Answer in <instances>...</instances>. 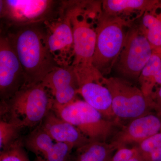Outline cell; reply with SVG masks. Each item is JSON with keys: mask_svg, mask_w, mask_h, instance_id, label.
Instances as JSON below:
<instances>
[{"mask_svg": "<svg viewBox=\"0 0 161 161\" xmlns=\"http://www.w3.org/2000/svg\"><path fill=\"white\" fill-rule=\"evenodd\" d=\"M128 161H145L142 156L140 154L138 151L137 153Z\"/></svg>", "mask_w": 161, "mask_h": 161, "instance_id": "484cf974", "label": "cell"}, {"mask_svg": "<svg viewBox=\"0 0 161 161\" xmlns=\"http://www.w3.org/2000/svg\"><path fill=\"white\" fill-rule=\"evenodd\" d=\"M47 41L52 53L61 50L73 45V29L70 13L64 21L57 25L52 34L47 36Z\"/></svg>", "mask_w": 161, "mask_h": 161, "instance_id": "d6986e66", "label": "cell"}, {"mask_svg": "<svg viewBox=\"0 0 161 161\" xmlns=\"http://www.w3.org/2000/svg\"><path fill=\"white\" fill-rule=\"evenodd\" d=\"M63 120L75 126L91 141L111 140L123 125L110 120L84 100L77 99L65 105L54 103L53 109Z\"/></svg>", "mask_w": 161, "mask_h": 161, "instance_id": "277c9868", "label": "cell"}, {"mask_svg": "<svg viewBox=\"0 0 161 161\" xmlns=\"http://www.w3.org/2000/svg\"><path fill=\"white\" fill-rule=\"evenodd\" d=\"M116 150L109 142L91 141L76 149L71 161H108Z\"/></svg>", "mask_w": 161, "mask_h": 161, "instance_id": "e0dca14e", "label": "cell"}, {"mask_svg": "<svg viewBox=\"0 0 161 161\" xmlns=\"http://www.w3.org/2000/svg\"><path fill=\"white\" fill-rule=\"evenodd\" d=\"M80 11L70 12L73 33L75 59L73 65L76 72L92 69L96 43V32L86 16L81 17Z\"/></svg>", "mask_w": 161, "mask_h": 161, "instance_id": "9c48e42d", "label": "cell"}, {"mask_svg": "<svg viewBox=\"0 0 161 161\" xmlns=\"http://www.w3.org/2000/svg\"><path fill=\"white\" fill-rule=\"evenodd\" d=\"M160 1L153 0H105L102 3V12L118 17L131 23L142 16L146 11L156 6Z\"/></svg>", "mask_w": 161, "mask_h": 161, "instance_id": "9a60e30c", "label": "cell"}, {"mask_svg": "<svg viewBox=\"0 0 161 161\" xmlns=\"http://www.w3.org/2000/svg\"><path fill=\"white\" fill-rule=\"evenodd\" d=\"M153 52L150 42L140 27H131L117 60V71L127 80H138Z\"/></svg>", "mask_w": 161, "mask_h": 161, "instance_id": "52a82bcc", "label": "cell"}, {"mask_svg": "<svg viewBox=\"0 0 161 161\" xmlns=\"http://www.w3.org/2000/svg\"><path fill=\"white\" fill-rule=\"evenodd\" d=\"M96 43L93 65L104 76L109 74L125 45L130 23L118 17L105 14L98 16Z\"/></svg>", "mask_w": 161, "mask_h": 161, "instance_id": "3957f363", "label": "cell"}, {"mask_svg": "<svg viewBox=\"0 0 161 161\" xmlns=\"http://www.w3.org/2000/svg\"><path fill=\"white\" fill-rule=\"evenodd\" d=\"M41 83L51 92L56 104L65 105L77 99L79 84L72 65L56 68Z\"/></svg>", "mask_w": 161, "mask_h": 161, "instance_id": "7c38bea8", "label": "cell"}, {"mask_svg": "<svg viewBox=\"0 0 161 161\" xmlns=\"http://www.w3.org/2000/svg\"><path fill=\"white\" fill-rule=\"evenodd\" d=\"M23 140L25 148L45 161H71L74 148L68 144L54 140L41 125Z\"/></svg>", "mask_w": 161, "mask_h": 161, "instance_id": "8fae6325", "label": "cell"}, {"mask_svg": "<svg viewBox=\"0 0 161 161\" xmlns=\"http://www.w3.org/2000/svg\"><path fill=\"white\" fill-rule=\"evenodd\" d=\"M153 111L161 115V86L156 91L153 99Z\"/></svg>", "mask_w": 161, "mask_h": 161, "instance_id": "cb8c5ba5", "label": "cell"}, {"mask_svg": "<svg viewBox=\"0 0 161 161\" xmlns=\"http://www.w3.org/2000/svg\"><path fill=\"white\" fill-rule=\"evenodd\" d=\"M34 161H45L42 158L40 157V156H36V158L35 159Z\"/></svg>", "mask_w": 161, "mask_h": 161, "instance_id": "4316f807", "label": "cell"}, {"mask_svg": "<svg viewBox=\"0 0 161 161\" xmlns=\"http://www.w3.org/2000/svg\"><path fill=\"white\" fill-rule=\"evenodd\" d=\"M39 24L14 27L7 35L25 72V87L41 83L58 67L48 47L47 35Z\"/></svg>", "mask_w": 161, "mask_h": 161, "instance_id": "6da1fadb", "label": "cell"}, {"mask_svg": "<svg viewBox=\"0 0 161 161\" xmlns=\"http://www.w3.org/2000/svg\"><path fill=\"white\" fill-rule=\"evenodd\" d=\"M103 82L111 93L116 120L123 125L154 111L141 89L130 80L119 77H104Z\"/></svg>", "mask_w": 161, "mask_h": 161, "instance_id": "5b68a950", "label": "cell"}, {"mask_svg": "<svg viewBox=\"0 0 161 161\" xmlns=\"http://www.w3.org/2000/svg\"><path fill=\"white\" fill-rule=\"evenodd\" d=\"M138 152L136 146L118 149L108 161H128Z\"/></svg>", "mask_w": 161, "mask_h": 161, "instance_id": "603a6c76", "label": "cell"}, {"mask_svg": "<svg viewBox=\"0 0 161 161\" xmlns=\"http://www.w3.org/2000/svg\"><path fill=\"white\" fill-rule=\"evenodd\" d=\"M140 28L154 49L161 48V2L142 17Z\"/></svg>", "mask_w": 161, "mask_h": 161, "instance_id": "ac0fdd59", "label": "cell"}, {"mask_svg": "<svg viewBox=\"0 0 161 161\" xmlns=\"http://www.w3.org/2000/svg\"><path fill=\"white\" fill-rule=\"evenodd\" d=\"M161 133V115L155 111L123 125L109 142L116 150L137 146L153 136Z\"/></svg>", "mask_w": 161, "mask_h": 161, "instance_id": "30bf717a", "label": "cell"}, {"mask_svg": "<svg viewBox=\"0 0 161 161\" xmlns=\"http://www.w3.org/2000/svg\"><path fill=\"white\" fill-rule=\"evenodd\" d=\"M41 126L54 140L78 149L91 141L77 127L59 117L52 110L42 121Z\"/></svg>", "mask_w": 161, "mask_h": 161, "instance_id": "5bb4252c", "label": "cell"}, {"mask_svg": "<svg viewBox=\"0 0 161 161\" xmlns=\"http://www.w3.org/2000/svg\"><path fill=\"white\" fill-rule=\"evenodd\" d=\"M20 129L15 124L8 120L0 121V148L6 149L20 137Z\"/></svg>", "mask_w": 161, "mask_h": 161, "instance_id": "44dd1931", "label": "cell"}, {"mask_svg": "<svg viewBox=\"0 0 161 161\" xmlns=\"http://www.w3.org/2000/svg\"><path fill=\"white\" fill-rule=\"evenodd\" d=\"M161 69V48L153 49L152 56L138 79L140 88L153 109V99L156 91L158 88V77Z\"/></svg>", "mask_w": 161, "mask_h": 161, "instance_id": "2e32d148", "label": "cell"}, {"mask_svg": "<svg viewBox=\"0 0 161 161\" xmlns=\"http://www.w3.org/2000/svg\"><path fill=\"white\" fill-rule=\"evenodd\" d=\"M136 147L142 157L148 155L154 150L161 149V133L145 140Z\"/></svg>", "mask_w": 161, "mask_h": 161, "instance_id": "7402d4cb", "label": "cell"}, {"mask_svg": "<svg viewBox=\"0 0 161 161\" xmlns=\"http://www.w3.org/2000/svg\"><path fill=\"white\" fill-rule=\"evenodd\" d=\"M24 147L23 138L19 137L6 149L1 150L0 161H30Z\"/></svg>", "mask_w": 161, "mask_h": 161, "instance_id": "ffe728a7", "label": "cell"}, {"mask_svg": "<svg viewBox=\"0 0 161 161\" xmlns=\"http://www.w3.org/2000/svg\"><path fill=\"white\" fill-rule=\"evenodd\" d=\"M42 83L24 87L11 98L1 102V116L20 129L37 127L53 109L55 100Z\"/></svg>", "mask_w": 161, "mask_h": 161, "instance_id": "7a4b0ae2", "label": "cell"}, {"mask_svg": "<svg viewBox=\"0 0 161 161\" xmlns=\"http://www.w3.org/2000/svg\"><path fill=\"white\" fill-rule=\"evenodd\" d=\"M142 157L145 161H161V149L154 150Z\"/></svg>", "mask_w": 161, "mask_h": 161, "instance_id": "d4e9b609", "label": "cell"}, {"mask_svg": "<svg viewBox=\"0 0 161 161\" xmlns=\"http://www.w3.org/2000/svg\"><path fill=\"white\" fill-rule=\"evenodd\" d=\"M25 72L7 35L0 38V96L1 102L11 98L26 86Z\"/></svg>", "mask_w": 161, "mask_h": 161, "instance_id": "ba28073f", "label": "cell"}, {"mask_svg": "<svg viewBox=\"0 0 161 161\" xmlns=\"http://www.w3.org/2000/svg\"><path fill=\"white\" fill-rule=\"evenodd\" d=\"M104 77L101 75L90 77L82 80L79 83L78 94L105 118L117 121L112 109L111 93L103 82Z\"/></svg>", "mask_w": 161, "mask_h": 161, "instance_id": "4fadbf2b", "label": "cell"}, {"mask_svg": "<svg viewBox=\"0 0 161 161\" xmlns=\"http://www.w3.org/2000/svg\"><path fill=\"white\" fill-rule=\"evenodd\" d=\"M1 2V16L13 27L39 24L57 16L60 2L47 0H7Z\"/></svg>", "mask_w": 161, "mask_h": 161, "instance_id": "8992f818", "label": "cell"}]
</instances>
